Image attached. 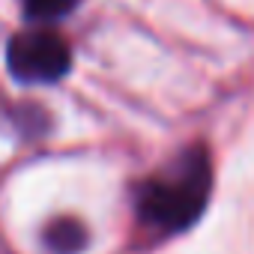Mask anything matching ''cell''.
I'll return each mask as SVG.
<instances>
[{
    "label": "cell",
    "mask_w": 254,
    "mask_h": 254,
    "mask_svg": "<svg viewBox=\"0 0 254 254\" xmlns=\"http://www.w3.org/2000/svg\"><path fill=\"white\" fill-rule=\"evenodd\" d=\"M209 156L203 150L183 153L171 168H165L159 177H150L135 191V209L144 224L177 233L191 227L209 200Z\"/></svg>",
    "instance_id": "1"
},
{
    "label": "cell",
    "mask_w": 254,
    "mask_h": 254,
    "mask_svg": "<svg viewBox=\"0 0 254 254\" xmlns=\"http://www.w3.org/2000/svg\"><path fill=\"white\" fill-rule=\"evenodd\" d=\"M6 66L9 75L21 84H54L69 72L72 48L54 30H27L9 39Z\"/></svg>",
    "instance_id": "2"
},
{
    "label": "cell",
    "mask_w": 254,
    "mask_h": 254,
    "mask_svg": "<svg viewBox=\"0 0 254 254\" xmlns=\"http://www.w3.org/2000/svg\"><path fill=\"white\" fill-rule=\"evenodd\" d=\"M87 227L78 218H54L42 233V242L51 254H78L87 245Z\"/></svg>",
    "instance_id": "3"
},
{
    "label": "cell",
    "mask_w": 254,
    "mask_h": 254,
    "mask_svg": "<svg viewBox=\"0 0 254 254\" xmlns=\"http://www.w3.org/2000/svg\"><path fill=\"white\" fill-rule=\"evenodd\" d=\"M24 6V15L30 21H39V24H48V21H57L63 15H69L78 0H21Z\"/></svg>",
    "instance_id": "4"
}]
</instances>
